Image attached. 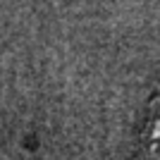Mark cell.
<instances>
[{
  "instance_id": "1",
  "label": "cell",
  "mask_w": 160,
  "mask_h": 160,
  "mask_svg": "<svg viewBox=\"0 0 160 160\" xmlns=\"http://www.w3.org/2000/svg\"><path fill=\"white\" fill-rule=\"evenodd\" d=\"M141 148L146 160H160V93L151 98L141 127Z\"/></svg>"
}]
</instances>
